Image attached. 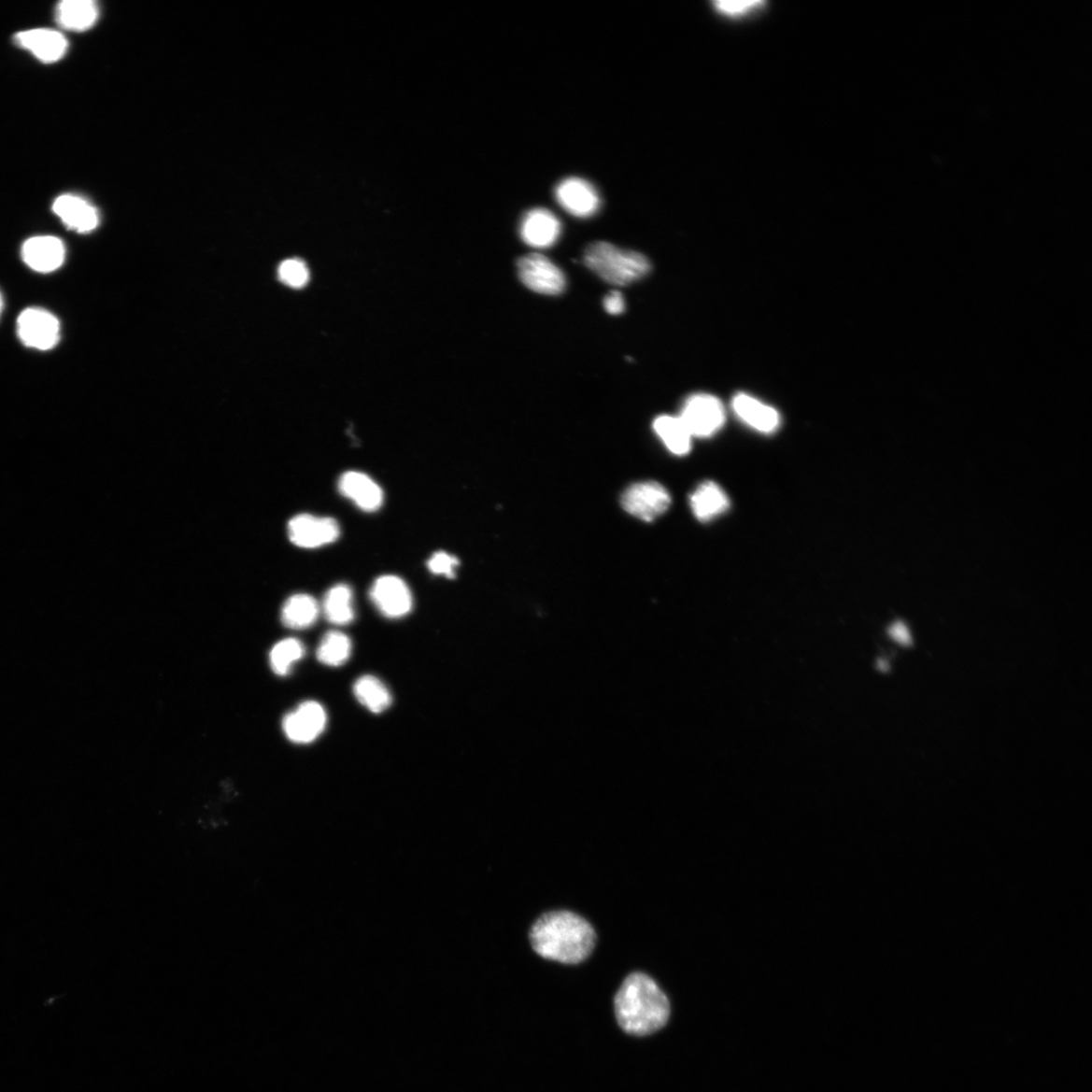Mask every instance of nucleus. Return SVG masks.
<instances>
[{"instance_id":"obj_1","label":"nucleus","mask_w":1092,"mask_h":1092,"mask_svg":"<svg viewBox=\"0 0 1092 1092\" xmlns=\"http://www.w3.org/2000/svg\"><path fill=\"white\" fill-rule=\"evenodd\" d=\"M530 946L539 958L562 966H579L591 958L598 943L595 927L570 910L539 915L529 929Z\"/></svg>"},{"instance_id":"obj_2","label":"nucleus","mask_w":1092,"mask_h":1092,"mask_svg":"<svg viewBox=\"0 0 1092 1092\" xmlns=\"http://www.w3.org/2000/svg\"><path fill=\"white\" fill-rule=\"evenodd\" d=\"M615 1011L625 1032L647 1036L666 1026L671 1005L666 993L652 976L633 971L623 979L617 992Z\"/></svg>"},{"instance_id":"obj_3","label":"nucleus","mask_w":1092,"mask_h":1092,"mask_svg":"<svg viewBox=\"0 0 1092 1092\" xmlns=\"http://www.w3.org/2000/svg\"><path fill=\"white\" fill-rule=\"evenodd\" d=\"M584 262L598 277L616 286H629L650 271V263L645 255L608 242L589 245Z\"/></svg>"},{"instance_id":"obj_4","label":"nucleus","mask_w":1092,"mask_h":1092,"mask_svg":"<svg viewBox=\"0 0 1092 1092\" xmlns=\"http://www.w3.org/2000/svg\"><path fill=\"white\" fill-rule=\"evenodd\" d=\"M680 418L692 437L705 438L720 431L726 422V411L717 398L698 394L687 399Z\"/></svg>"},{"instance_id":"obj_5","label":"nucleus","mask_w":1092,"mask_h":1092,"mask_svg":"<svg viewBox=\"0 0 1092 1092\" xmlns=\"http://www.w3.org/2000/svg\"><path fill=\"white\" fill-rule=\"evenodd\" d=\"M518 269L523 284L535 292L557 296L566 288V277L560 267L545 255L532 253L521 257Z\"/></svg>"},{"instance_id":"obj_6","label":"nucleus","mask_w":1092,"mask_h":1092,"mask_svg":"<svg viewBox=\"0 0 1092 1092\" xmlns=\"http://www.w3.org/2000/svg\"><path fill=\"white\" fill-rule=\"evenodd\" d=\"M621 504L632 517L652 522L669 509L671 496L667 489L657 482L637 483L625 490Z\"/></svg>"},{"instance_id":"obj_7","label":"nucleus","mask_w":1092,"mask_h":1092,"mask_svg":"<svg viewBox=\"0 0 1092 1092\" xmlns=\"http://www.w3.org/2000/svg\"><path fill=\"white\" fill-rule=\"evenodd\" d=\"M18 334L28 347L50 350L60 340V323L50 312L30 308L24 310L18 319Z\"/></svg>"},{"instance_id":"obj_8","label":"nucleus","mask_w":1092,"mask_h":1092,"mask_svg":"<svg viewBox=\"0 0 1092 1092\" xmlns=\"http://www.w3.org/2000/svg\"><path fill=\"white\" fill-rule=\"evenodd\" d=\"M288 534L294 546L318 548L336 542L340 536V527L333 518L301 514L289 522Z\"/></svg>"},{"instance_id":"obj_9","label":"nucleus","mask_w":1092,"mask_h":1092,"mask_svg":"<svg viewBox=\"0 0 1092 1092\" xmlns=\"http://www.w3.org/2000/svg\"><path fill=\"white\" fill-rule=\"evenodd\" d=\"M327 714L316 702H305L287 715L282 728L287 738L294 744H311L325 730Z\"/></svg>"},{"instance_id":"obj_10","label":"nucleus","mask_w":1092,"mask_h":1092,"mask_svg":"<svg viewBox=\"0 0 1092 1092\" xmlns=\"http://www.w3.org/2000/svg\"><path fill=\"white\" fill-rule=\"evenodd\" d=\"M370 595L377 610L390 619L406 617L413 607L409 587L396 575L379 576Z\"/></svg>"},{"instance_id":"obj_11","label":"nucleus","mask_w":1092,"mask_h":1092,"mask_svg":"<svg viewBox=\"0 0 1092 1092\" xmlns=\"http://www.w3.org/2000/svg\"><path fill=\"white\" fill-rule=\"evenodd\" d=\"M555 194L563 210L574 217L589 218L599 210V194L592 184L583 178L568 177L561 180Z\"/></svg>"},{"instance_id":"obj_12","label":"nucleus","mask_w":1092,"mask_h":1092,"mask_svg":"<svg viewBox=\"0 0 1092 1092\" xmlns=\"http://www.w3.org/2000/svg\"><path fill=\"white\" fill-rule=\"evenodd\" d=\"M63 241L54 236L33 237L23 243L21 259L33 271L49 274L57 271L65 261Z\"/></svg>"},{"instance_id":"obj_13","label":"nucleus","mask_w":1092,"mask_h":1092,"mask_svg":"<svg viewBox=\"0 0 1092 1092\" xmlns=\"http://www.w3.org/2000/svg\"><path fill=\"white\" fill-rule=\"evenodd\" d=\"M560 230L558 218L546 208L538 207L527 212L523 217L520 236L533 248H548L558 241Z\"/></svg>"},{"instance_id":"obj_14","label":"nucleus","mask_w":1092,"mask_h":1092,"mask_svg":"<svg viewBox=\"0 0 1092 1092\" xmlns=\"http://www.w3.org/2000/svg\"><path fill=\"white\" fill-rule=\"evenodd\" d=\"M17 44L44 64L57 63L66 54L65 36L51 29H33L16 35Z\"/></svg>"},{"instance_id":"obj_15","label":"nucleus","mask_w":1092,"mask_h":1092,"mask_svg":"<svg viewBox=\"0 0 1092 1092\" xmlns=\"http://www.w3.org/2000/svg\"><path fill=\"white\" fill-rule=\"evenodd\" d=\"M341 495L355 503L365 512H375L382 507L384 492L372 477L361 472H347L339 478Z\"/></svg>"},{"instance_id":"obj_16","label":"nucleus","mask_w":1092,"mask_h":1092,"mask_svg":"<svg viewBox=\"0 0 1092 1092\" xmlns=\"http://www.w3.org/2000/svg\"><path fill=\"white\" fill-rule=\"evenodd\" d=\"M53 212L68 229L82 234L93 231L100 220L94 206L73 194L60 195L53 204Z\"/></svg>"},{"instance_id":"obj_17","label":"nucleus","mask_w":1092,"mask_h":1092,"mask_svg":"<svg viewBox=\"0 0 1092 1092\" xmlns=\"http://www.w3.org/2000/svg\"><path fill=\"white\" fill-rule=\"evenodd\" d=\"M732 409L742 421L760 433H775L781 423L780 415L774 408L745 394L734 397Z\"/></svg>"},{"instance_id":"obj_18","label":"nucleus","mask_w":1092,"mask_h":1092,"mask_svg":"<svg viewBox=\"0 0 1092 1092\" xmlns=\"http://www.w3.org/2000/svg\"><path fill=\"white\" fill-rule=\"evenodd\" d=\"M690 506L698 520L708 522L728 511L730 499L717 484L705 482L692 494Z\"/></svg>"},{"instance_id":"obj_19","label":"nucleus","mask_w":1092,"mask_h":1092,"mask_svg":"<svg viewBox=\"0 0 1092 1092\" xmlns=\"http://www.w3.org/2000/svg\"><path fill=\"white\" fill-rule=\"evenodd\" d=\"M97 16V6L92 0H64L56 9L58 23L69 31L89 30L95 23Z\"/></svg>"},{"instance_id":"obj_20","label":"nucleus","mask_w":1092,"mask_h":1092,"mask_svg":"<svg viewBox=\"0 0 1092 1092\" xmlns=\"http://www.w3.org/2000/svg\"><path fill=\"white\" fill-rule=\"evenodd\" d=\"M319 613H320V606L314 597L308 594H297L286 601L281 610V621L288 629L306 630L315 624Z\"/></svg>"},{"instance_id":"obj_21","label":"nucleus","mask_w":1092,"mask_h":1092,"mask_svg":"<svg viewBox=\"0 0 1092 1092\" xmlns=\"http://www.w3.org/2000/svg\"><path fill=\"white\" fill-rule=\"evenodd\" d=\"M654 431L674 455H688L692 447V435L680 417L662 415L654 422Z\"/></svg>"},{"instance_id":"obj_22","label":"nucleus","mask_w":1092,"mask_h":1092,"mask_svg":"<svg viewBox=\"0 0 1092 1092\" xmlns=\"http://www.w3.org/2000/svg\"><path fill=\"white\" fill-rule=\"evenodd\" d=\"M323 612L330 623L347 625L354 620L353 594L347 584L330 589L323 601Z\"/></svg>"},{"instance_id":"obj_23","label":"nucleus","mask_w":1092,"mask_h":1092,"mask_svg":"<svg viewBox=\"0 0 1092 1092\" xmlns=\"http://www.w3.org/2000/svg\"><path fill=\"white\" fill-rule=\"evenodd\" d=\"M358 701L373 714H382L392 702L386 685L371 674L361 677L353 686Z\"/></svg>"},{"instance_id":"obj_24","label":"nucleus","mask_w":1092,"mask_h":1092,"mask_svg":"<svg viewBox=\"0 0 1092 1092\" xmlns=\"http://www.w3.org/2000/svg\"><path fill=\"white\" fill-rule=\"evenodd\" d=\"M352 650L350 638L340 631L327 632L317 649V659L323 665L340 667L349 659Z\"/></svg>"},{"instance_id":"obj_25","label":"nucleus","mask_w":1092,"mask_h":1092,"mask_svg":"<svg viewBox=\"0 0 1092 1092\" xmlns=\"http://www.w3.org/2000/svg\"><path fill=\"white\" fill-rule=\"evenodd\" d=\"M305 649L296 638H287L280 641L272 649L269 661L277 676L285 677L290 674L291 666L304 658Z\"/></svg>"},{"instance_id":"obj_26","label":"nucleus","mask_w":1092,"mask_h":1092,"mask_svg":"<svg viewBox=\"0 0 1092 1092\" xmlns=\"http://www.w3.org/2000/svg\"><path fill=\"white\" fill-rule=\"evenodd\" d=\"M278 277L290 288L302 289L309 282V268L301 260H288L279 265Z\"/></svg>"},{"instance_id":"obj_27","label":"nucleus","mask_w":1092,"mask_h":1092,"mask_svg":"<svg viewBox=\"0 0 1092 1092\" xmlns=\"http://www.w3.org/2000/svg\"><path fill=\"white\" fill-rule=\"evenodd\" d=\"M460 560L446 551H437L429 559L427 567L434 574L445 575L447 579H455Z\"/></svg>"},{"instance_id":"obj_28","label":"nucleus","mask_w":1092,"mask_h":1092,"mask_svg":"<svg viewBox=\"0 0 1092 1092\" xmlns=\"http://www.w3.org/2000/svg\"><path fill=\"white\" fill-rule=\"evenodd\" d=\"M762 6L759 2H717L716 10L727 17H742Z\"/></svg>"},{"instance_id":"obj_29","label":"nucleus","mask_w":1092,"mask_h":1092,"mask_svg":"<svg viewBox=\"0 0 1092 1092\" xmlns=\"http://www.w3.org/2000/svg\"><path fill=\"white\" fill-rule=\"evenodd\" d=\"M605 311L613 316L620 315L625 310V302L619 291H612L603 302Z\"/></svg>"},{"instance_id":"obj_30","label":"nucleus","mask_w":1092,"mask_h":1092,"mask_svg":"<svg viewBox=\"0 0 1092 1092\" xmlns=\"http://www.w3.org/2000/svg\"><path fill=\"white\" fill-rule=\"evenodd\" d=\"M889 634L895 642L902 645H910L912 644V635L903 622H895L892 624L889 629Z\"/></svg>"},{"instance_id":"obj_31","label":"nucleus","mask_w":1092,"mask_h":1092,"mask_svg":"<svg viewBox=\"0 0 1092 1092\" xmlns=\"http://www.w3.org/2000/svg\"><path fill=\"white\" fill-rule=\"evenodd\" d=\"M3 308H4V300L2 297V293H0V314H2Z\"/></svg>"}]
</instances>
